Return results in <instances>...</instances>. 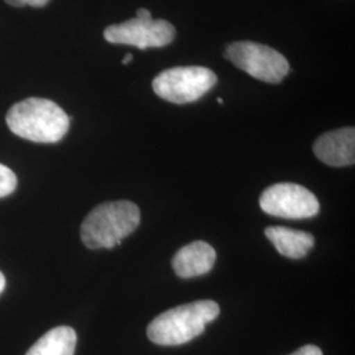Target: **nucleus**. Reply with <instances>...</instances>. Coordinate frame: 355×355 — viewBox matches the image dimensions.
Listing matches in <instances>:
<instances>
[{
	"mask_svg": "<svg viewBox=\"0 0 355 355\" xmlns=\"http://www.w3.org/2000/svg\"><path fill=\"white\" fill-rule=\"evenodd\" d=\"M259 207L267 215L282 218L303 220L318 215V198L296 183H277L262 192Z\"/></svg>",
	"mask_w": 355,
	"mask_h": 355,
	"instance_id": "nucleus-6",
	"label": "nucleus"
},
{
	"mask_svg": "<svg viewBox=\"0 0 355 355\" xmlns=\"http://www.w3.org/2000/svg\"><path fill=\"white\" fill-rule=\"evenodd\" d=\"M217 102L220 103V104H223V99H221V98H218V99H217Z\"/></svg>",
	"mask_w": 355,
	"mask_h": 355,
	"instance_id": "nucleus-17",
	"label": "nucleus"
},
{
	"mask_svg": "<svg viewBox=\"0 0 355 355\" xmlns=\"http://www.w3.org/2000/svg\"><path fill=\"white\" fill-rule=\"evenodd\" d=\"M139 207L128 200L107 202L94 208L83 220L80 239L89 249H111L140 225Z\"/></svg>",
	"mask_w": 355,
	"mask_h": 355,
	"instance_id": "nucleus-2",
	"label": "nucleus"
},
{
	"mask_svg": "<svg viewBox=\"0 0 355 355\" xmlns=\"http://www.w3.org/2000/svg\"><path fill=\"white\" fill-rule=\"evenodd\" d=\"M132 58H133V55L130 54V53H128L127 55L124 57V60H123V64H128L130 61H132Z\"/></svg>",
	"mask_w": 355,
	"mask_h": 355,
	"instance_id": "nucleus-16",
	"label": "nucleus"
},
{
	"mask_svg": "<svg viewBox=\"0 0 355 355\" xmlns=\"http://www.w3.org/2000/svg\"><path fill=\"white\" fill-rule=\"evenodd\" d=\"M17 187V178L12 170L0 164V198L11 195Z\"/></svg>",
	"mask_w": 355,
	"mask_h": 355,
	"instance_id": "nucleus-12",
	"label": "nucleus"
},
{
	"mask_svg": "<svg viewBox=\"0 0 355 355\" xmlns=\"http://www.w3.org/2000/svg\"><path fill=\"white\" fill-rule=\"evenodd\" d=\"M291 355H322L321 349L315 345H305L303 347L297 349Z\"/></svg>",
	"mask_w": 355,
	"mask_h": 355,
	"instance_id": "nucleus-14",
	"label": "nucleus"
},
{
	"mask_svg": "<svg viewBox=\"0 0 355 355\" xmlns=\"http://www.w3.org/2000/svg\"><path fill=\"white\" fill-rule=\"evenodd\" d=\"M215 73L202 66L174 67L161 73L153 80L154 92L174 104L196 102L215 87Z\"/></svg>",
	"mask_w": 355,
	"mask_h": 355,
	"instance_id": "nucleus-4",
	"label": "nucleus"
},
{
	"mask_svg": "<svg viewBox=\"0 0 355 355\" xmlns=\"http://www.w3.org/2000/svg\"><path fill=\"white\" fill-rule=\"evenodd\" d=\"M10 6L13 7H24V6H31L35 8H41L49 3V0H4Z\"/></svg>",
	"mask_w": 355,
	"mask_h": 355,
	"instance_id": "nucleus-13",
	"label": "nucleus"
},
{
	"mask_svg": "<svg viewBox=\"0 0 355 355\" xmlns=\"http://www.w3.org/2000/svg\"><path fill=\"white\" fill-rule=\"evenodd\" d=\"M6 121L16 136L41 144L62 140L70 127V119L64 110L42 98L16 103L8 111Z\"/></svg>",
	"mask_w": 355,
	"mask_h": 355,
	"instance_id": "nucleus-1",
	"label": "nucleus"
},
{
	"mask_svg": "<svg viewBox=\"0 0 355 355\" xmlns=\"http://www.w3.org/2000/svg\"><path fill=\"white\" fill-rule=\"evenodd\" d=\"M4 287H6V278H4L3 272L0 271V293L3 292V290H4Z\"/></svg>",
	"mask_w": 355,
	"mask_h": 355,
	"instance_id": "nucleus-15",
	"label": "nucleus"
},
{
	"mask_svg": "<svg viewBox=\"0 0 355 355\" xmlns=\"http://www.w3.org/2000/svg\"><path fill=\"white\" fill-rule=\"evenodd\" d=\"M220 313L214 300H199L168 309L153 320L148 327V337L161 346H178L190 343L205 329Z\"/></svg>",
	"mask_w": 355,
	"mask_h": 355,
	"instance_id": "nucleus-3",
	"label": "nucleus"
},
{
	"mask_svg": "<svg viewBox=\"0 0 355 355\" xmlns=\"http://www.w3.org/2000/svg\"><path fill=\"white\" fill-rule=\"evenodd\" d=\"M175 28L168 21L152 16L129 19L121 24L108 26L104 31V38L111 44L132 45L141 51L149 48H162L173 42Z\"/></svg>",
	"mask_w": 355,
	"mask_h": 355,
	"instance_id": "nucleus-7",
	"label": "nucleus"
},
{
	"mask_svg": "<svg viewBox=\"0 0 355 355\" xmlns=\"http://www.w3.org/2000/svg\"><path fill=\"white\" fill-rule=\"evenodd\" d=\"M215 262V249L207 242L195 241L178 250L173 258V268L178 277L189 279L208 274Z\"/></svg>",
	"mask_w": 355,
	"mask_h": 355,
	"instance_id": "nucleus-9",
	"label": "nucleus"
},
{
	"mask_svg": "<svg viewBox=\"0 0 355 355\" xmlns=\"http://www.w3.org/2000/svg\"><path fill=\"white\" fill-rule=\"evenodd\" d=\"M313 152L318 159L327 165L334 167L354 165V128H341L324 133L315 142Z\"/></svg>",
	"mask_w": 355,
	"mask_h": 355,
	"instance_id": "nucleus-8",
	"label": "nucleus"
},
{
	"mask_svg": "<svg viewBox=\"0 0 355 355\" xmlns=\"http://www.w3.org/2000/svg\"><path fill=\"white\" fill-rule=\"evenodd\" d=\"M225 58L249 76L266 83H280L290 71V64L283 54L252 41L230 44Z\"/></svg>",
	"mask_w": 355,
	"mask_h": 355,
	"instance_id": "nucleus-5",
	"label": "nucleus"
},
{
	"mask_svg": "<svg viewBox=\"0 0 355 355\" xmlns=\"http://www.w3.org/2000/svg\"><path fill=\"white\" fill-rule=\"evenodd\" d=\"M76 330L70 327H57L45 333L26 355H74Z\"/></svg>",
	"mask_w": 355,
	"mask_h": 355,
	"instance_id": "nucleus-11",
	"label": "nucleus"
},
{
	"mask_svg": "<svg viewBox=\"0 0 355 355\" xmlns=\"http://www.w3.org/2000/svg\"><path fill=\"white\" fill-rule=\"evenodd\" d=\"M265 234L283 257L291 259L303 258L315 245V237L311 233L286 227H268Z\"/></svg>",
	"mask_w": 355,
	"mask_h": 355,
	"instance_id": "nucleus-10",
	"label": "nucleus"
}]
</instances>
